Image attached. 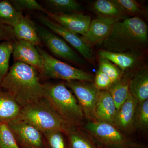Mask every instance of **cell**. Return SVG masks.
Masks as SVG:
<instances>
[{
	"mask_svg": "<svg viewBox=\"0 0 148 148\" xmlns=\"http://www.w3.org/2000/svg\"><path fill=\"white\" fill-rule=\"evenodd\" d=\"M0 87L21 108L43 98L44 84L41 83L38 71L21 62H15L10 68Z\"/></svg>",
	"mask_w": 148,
	"mask_h": 148,
	"instance_id": "obj_1",
	"label": "cell"
},
{
	"mask_svg": "<svg viewBox=\"0 0 148 148\" xmlns=\"http://www.w3.org/2000/svg\"><path fill=\"white\" fill-rule=\"evenodd\" d=\"M147 25L139 16L116 21L107 38L101 45L104 50L137 54L147 45Z\"/></svg>",
	"mask_w": 148,
	"mask_h": 148,
	"instance_id": "obj_2",
	"label": "cell"
},
{
	"mask_svg": "<svg viewBox=\"0 0 148 148\" xmlns=\"http://www.w3.org/2000/svg\"><path fill=\"white\" fill-rule=\"evenodd\" d=\"M44 84L43 98L68 124L81 127L85 123L82 110L65 82Z\"/></svg>",
	"mask_w": 148,
	"mask_h": 148,
	"instance_id": "obj_3",
	"label": "cell"
},
{
	"mask_svg": "<svg viewBox=\"0 0 148 148\" xmlns=\"http://www.w3.org/2000/svg\"><path fill=\"white\" fill-rule=\"evenodd\" d=\"M16 119L30 123L42 133L56 130L64 132L68 124L44 98L21 108Z\"/></svg>",
	"mask_w": 148,
	"mask_h": 148,
	"instance_id": "obj_4",
	"label": "cell"
},
{
	"mask_svg": "<svg viewBox=\"0 0 148 148\" xmlns=\"http://www.w3.org/2000/svg\"><path fill=\"white\" fill-rule=\"evenodd\" d=\"M80 127L99 147L138 148L140 144L108 123L87 121Z\"/></svg>",
	"mask_w": 148,
	"mask_h": 148,
	"instance_id": "obj_5",
	"label": "cell"
},
{
	"mask_svg": "<svg viewBox=\"0 0 148 148\" xmlns=\"http://www.w3.org/2000/svg\"><path fill=\"white\" fill-rule=\"evenodd\" d=\"M36 48L42 58L43 68L40 73L42 77L63 80L65 82L79 81L93 82L94 76L92 74L54 58L41 47Z\"/></svg>",
	"mask_w": 148,
	"mask_h": 148,
	"instance_id": "obj_6",
	"label": "cell"
},
{
	"mask_svg": "<svg viewBox=\"0 0 148 148\" xmlns=\"http://www.w3.org/2000/svg\"><path fill=\"white\" fill-rule=\"evenodd\" d=\"M34 23L42 42L53 55L75 65L81 66L84 64L80 56L61 37L42 25Z\"/></svg>",
	"mask_w": 148,
	"mask_h": 148,
	"instance_id": "obj_7",
	"label": "cell"
},
{
	"mask_svg": "<svg viewBox=\"0 0 148 148\" xmlns=\"http://www.w3.org/2000/svg\"><path fill=\"white\" fill-rule=\"evenodd\" d=\"M64 82L75 94L85 119L87 121H96L95 107L101 90L92 82L73 81Z\"/></svg>",
	"mask_w": 148,
	"mask_h": 148,
	"instance_id": "obj_8",
	"label": "cell"
},
{
	"mask_svg": "<svg viewBox=\"0 0 148 148\" xmlns=\"http://www.w3.org/2000/svg\"><path fill=\"white\" fill-rule=\"evenodd\" d=\"M8 123L19 148H46L42 132L32 125L17 119Z\"/></svg>",
	"mask_w": 148,
	"mask_h": 148,
	"instance_id": "obj_9",
	"label": "cell"
},
{
	"mask_svg": "<svg viewBox=\"0 0 148 148\" xmlns=\"http://www.w3.org/2000/svg\"><path fill=\"white\" fill-rule=\"evenodd\" d=\"M37 19L45 27L60 36L69 44L71 45L84 58L90 63H94V56L92 49L85 44L81 37L44 15H38Z\"/></svg>",
	"mask_w": 148,
	"mask_h": 148,
	"instance_id": "obj_10",
	"label": "cell"
},
{
	"mask_svg": "<svg viewBox=\"0 0 148 148\" xmlns=\"http://www.w3.org/2000/svg\"><path fill=\"white\" fill-rule=\"evenodd\" d=\"M47 17L65 29L76 34L82 36L88 30L91 17L81 12L70 14H53L48 12Z\"/></svg>",
	"mask_w": 148,
	"mask_h": 148,
	"instance_id": "obj_11",
	"label": "cell"
},
{
	"mask_svg": "<svg viewBox=\"0 0 148 148\" xmlns=\"http://www.w3.org/2000/svg\"><path fill=\"white\" fill-rule=\"evenodd\" d=\"M118 21L98 17L91 20L87 32L81 38L90 49L96 45L101 44L109 36L114 24Z\"/></svg>",
	"mask_w": 148,
	"mask_h": 148,
	"instance_id": "obj_12",
	"label": "cell"
},
{
	"mask_svg": "<svg viewBox=\"0 0 148 148\" xmlns=\"http://www.w3.org/2000/svg\"><path fill=\"white\" fill-rule=\"evenodd\" d=\"M12 56L14 62L24 63L34 68L41 73L43 68V60L36 47L31 43L21 40L13 41Z\"/></svg>",
	"mask_w": 148,
	"mask_h": 148,
	"instance_id": "obj_13",
	"label": "cell"
},
{
	"mask_svg": "<svg viewBox=\"0 0 148 148\" xmlns=\"http://www.w3.org/2000/svg\"><path fill=\"white\" fill-rule=\"evenodd\" d=\"M138 102L131 95H129L116 113L113 125L124 135L128 136L135 131L134 116Z\"/></svg>",
	"mask_w": 148,
	"mask_h": 148,
	"instance_id": "obj_14",
	"label": "cell"
},
{
	"mask_svg": "<svg viewBox=\"0 0 148 148\" xmlns=\"http://www.w3.org/2000/svg\"><path fill=\"white\" fill-rule=\"evenodd\" d=\"M117 109L111 94L108 90H101L95 105L96 121L113 124Z\"/></svg>",
	"mask_w": 148,
	"mask_h": 148,
	"instance_id": "obj_15",
	"label": "cell"
},
{
	"mask_svg": "<svg viewBox=\"0 0 148 148\" xmlns=\"http://www.w3.org/2000/svg\"><path fill=\"white\" fill-rule=\"evenodd\" d=\"M12 28L16 40L25 41L36 47L42 46V42L36 30L34 22L27 15H23Z\"/></svg>",
	"mask_w": 148,
	"mask_h": 148,
	"instance_id": "obj_16",
	"label": "cell"
},
{
	"mask_svg": "<svg viewBox=\"0 0 148 148\" xmlns=\"http://www.w3.org/2000/svg\"><path fill=\"white\" fill-rule=\"evenodd\" d=\"M136 53L115 52L101 49L98 51L100 57L106 58L117 66L123 73L137 66L139 57Z\"/></svg>",
	"mask_w": 148,
	"mask_h": 148,
	"instance_id": "obj_17",
	"label": "cell"
},
{
	"mask_svg": "<svg viewBox=\"0 0 148 148\" xmlns=\"http://www.w3.org/2000/svg\"><path fill=\"white\" fill-rule=\"evenodd\" d=\"M129 92L138 103L148 99V70L144 67L136 72L130 81Z\"/></svg>",
	"mask_w": 148,
	"mask_h": 148,
	"instance_id": "obj_18",
	"label": "cell"
},
{
	"mask_svg": "<svg viewBox=\"0 0 148 148\" xmlns=\"http://www.w3.org/2000/svg\"><path fill=\"white\" fill-rule=\"evenodd\" d=\"M70 148H98L80 127L67 124L64 130Z\"/></svg>",
	"mask_w": 148,
	"mask_h": 148,
	"instance_id": "obj_19",
	"label": "cell"
},
{
	"mask_svg": "<svg viewBox=\"0 0 148 148\" xmlns=\"http://www.w3.org/2000/svg\"><path fill=\"white\" fill-rule=\"evenodd\" d=\"M21 109L13 97L0 87V123L16 119Z\"/></svg>",
	"mask_w": 148,
	"mask_h": 148,
	"instance_id": "obj_20",
	"label": "cell"
},
{
	"mask_svg": "<svg viewBox=\"0 0 148 148\" xmlns=\"http://www.w3.org/2000/svg\"><path fill=\"white\" fill-rule=\"evenodd\" d=\"M92 9L101 18L120 20L127 15L114 0H97L93 3Z\"/></svg>",
	"mask_w": 148,
	"mask_h": 148,
	"instance_id": "obj_21",
	"label": "cell"
},
{
	"mask_svg": "<svg viewBox=\"0 0 148 148\" xmlns=\"http://www.w3.org/2000/svg\"><path fill=\"white\" fill-rule=\"evenodd\" d=\"M44 2L48 11L53 14L77 13L84 9L82 5L75 0H46Z\"/></svg>",
	"mask_w": 148,
	"mask_h": 148,
	"instance_id": "obj_22",
	"label": "cell"
},
{
	"mask_svg": "<svg viewBox=\"0 0 148 148\" xmlns=\"http://www.w3.org/2000/svg\"><path fill=\"white\" fill-rule=\"evenodd\" d=\"M130 79L127 77L123 78V76L119 81L113 84L108 90L113 99L117 110L119 108L130 95L129 85Z\"/></svg>",
	"mask_w": 148,
	"mask_h": 148,
	"instance_id": "obj_23",
	"label": "cell"
},
{
	"mask_svg": "<svg viewBox=\"0 0 148 148\" xmlns=\"http://www.w3.org/2000/svg\"><path fill=\"white\" fill-rule=\"evenodd\" d=\"M22 12L18 11L10 1H0V22L13 27L23 16Z\"/></svg>",
	"mask_w": 148,
	"mask_h": 148,
	"instance_id": "obj_24",
	"label": "cell"
},
{
	"mask_svg": "<svg viewBox=\"0 0 148 148\" xmlns=\"http://www.w3.org/2000/svg\"><path fill=\"white\" fill-rule=\"evenodd\" d=\"M13 41H6L0 43V86L9 69L10 59L13 52Z\"/></svg>",
	"mask_w": 148,
	"mask_h": 148,
	"instance_id": "obj_25",
	"label": "cell"
},
{
	"mask_svg": "<svg viewBox=\"0 0 148 148\" xmlns=\"http://www.w3.org/2000/svg\"><path fill=\"white\" fill-rule=\"evenodd\" d=\"M43 134L46 148H70L67 137L64 132L56 130Z\"/></svg>",
	"mask_w": 148,
	"mask_h": 148,
	"instance_id": "obj_26",
	"label": "cell"
},
{
	"mask_svg": "<svg viewBox=\"0 0 148 148\" xmlns=\"http://www.w3.org/2000/svg\"><path fill=\"white\" fill-rule=\"evenodd\" d=\"M135 130L146 131L148 128V99L138 103L134 116Z\"/></svg>",
	"mask_w": 148,
	"mask_h": 148,
	"instance_id": "obj_27",
	"label": "cell"
},
{
	"mask_svg": "<svg viewBox=\"0 0 148 148\" xmlns=\"http://www.w3.org/2000/svg\"><path fill=\"white\" fill-rule=\"evenodd\" d=\"M98 69L107 75L113 83L119 81L123 76V73L117 66L102 57L99 58Z\"/></svg>",
	"mask_w": 148,
	"mask_h": 148,
	"instance_id": "obj_28",
	"label": "cell"
},
{
	"mask_svg": "<svg viewBox=\"0 0 148 148\" xmlns=\"http://www.w3.org/2000/svg\"><path fill=\"white\" fill-rule=\"evenodd\" d=\"M0 143L3 148H19L8 123H0Z\"/></svg>",
	"mask_w": 148,
	"mask_h": 148,
	"instance_id": "obj_29",
	"label": "cell"
},
{
	"mask_svg": "<svg viewBox=\"0 0 148 148\" xmlns=\"http://www.w3.org/2000/svg\"><path fill=\"white\" fill-rule=\"evenodd\" d=\"M18 11L38 10L47 14L48 10L35 0H11L10 1Z\"/></svg>",
	"mask_w": 148,
	"mask_h": 148,
	"instance_id": "obj_30",
	"label": "cell"
},
{
	"mask_svg": "<svg viewBox=\"0 0 148 148\" xmlns=\"http://www.w3.org/2000/svg\"><path fill=\"white\" fill-rule=\"evenodd\" d=\"M126 14L138 16L143 14V9L135 0H114Z\"/></svg>",
	"mask_w": 148,
	"mask_h": 148,
	"instance_id": "obj_31",
	"label": "cell"
},
{
	"mask_svg": "<svg viewBox=\"0 0 148 148\" xmlns=\"http://www.w3.org/2000/svg\"><path fill=\"white\" fill-rule=\"evenodd\" d=\"M93 83L99 90H108L113 83L107 75L98 69L94 76Z\"/></svg>",
	"mask_w": 148,
	"mask_h": 148,
	"instance_id": "obj_32",
	"label": "cell"
},
{
	"mask_svg": "<svg viewBox=\"0 0 148 148\" xmlns=\"http://www.w3.org/2000/svg\"><path fill=\"white\" fill-rule=\"evenodd\" d=\"M15 40L13 28L0 22V41H13Z\"/></svg>",
	"mask_w": 148,
	"mask_h": 148,
	"instance_id": "obj_33",
	"label": "cell"
},
{
	"mask_svg": "<svg viewBox=\"0 0 148 148\" xmlns=\"http://www.w3.org/2000/svg\"><path fill=\"white\" fill-rule=\"evenodd\" d=\"M0 148H3V147H2L1 145V143H0Z\"/></svg>",
	"mask_w": 148,
	"mask_h": 148,
	"instance_id": "obj_34",
	"label": "cell"
},
{
	"mask_svg": "<svg viewBox=\"0 0 148 148\" xmlns=\"http://www.w3.org/2000/svg\"><path fill=\"white\" fill-rule=\"evenodd\" d=\"M98 148H101V147H98Z\"/></svg>",
	"mask_w": 148,
	"mask_h": 148,
	"instance_id": "obj_35",
	"label": "cell"
}]
</instances>
